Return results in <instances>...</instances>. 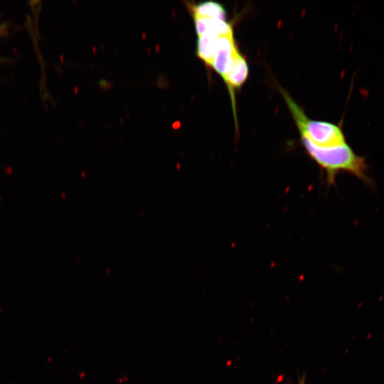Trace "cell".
<instances>
[{
	"label": "cell",
	"mask_w": 384,
	"mask_h": 384,
	"mask_svg": "<svg viewBox=\"0 0 384 384\" xmlns=\"http://www.w3.org/2000/svg\"><path fill=\"white\" fill-rule=\"evenodd\" d=\"M301 143L309 156L324 173L328 186L335 184L341 172L353 175L366 184L372 183L368 176V164L363 156L358 155L346 142L332 147H318L300 137Z\"/></svg>",
	"instance_id": "cell-1"
},
{
	"label": "cell",
	"mask_w": 384,
	"mask_h": 384,
	"mask_svg": "<svg viewBox=\"0 0 384 384\" xmlns=\"http://www.w3.org/2000/svg\"><path fill=\"white\" fill-rule=\"evenodd\" d=\"M280 93L295 122L300 137L318 147H332L346 143L341 124L309 119L291 95L279 87Z\"/></svg>",
	"instance_id": "cell-2"
},
{
	"label": "cell",
	"mask_w": 384,
	"mask_h": 384,
	"mask_svg": "<svg viewBox=\"0 0 384 384\" xmlns=\"http://www.w3.org/2000/svg\"><path fill=\"white\" fill-rule=\"evenodd\" d=\"M242 55V54L235 40L234 33L222 35L218 40L215 56L210 68L224 81L236 60Z\"/></svg>",
	"instance_id": "cell-3"
},
{
	"label": "cell",
	"mask_w": 384,
	"mask_h": 384,
	"mask_svg": "<svg viewBox=\"0 0 384 384\" xmlns=\"http://www.w3.org/2000/svg\"><path fill=\"white\" fill-rule=\"evenodd\" d=\"M192 16H199L214 18H227L224 6L215 1H207L198 4L188 5Z\"/></svg>",
	"instance_id": "cell-4"
},
{
	"label": "cell",
	"mask_w": 384,
	"mask_h": 384,
	"mask_svg": "<svg viewBox=\"0 0 384 384\" xmlns=\"http://www.w3.org/2000/svg\"><path fill=\"white\" fill-rule=\"evenodd\" d=\"M0 31H1V28H0Z\"/></svg>",
	"instance_id": "cell-5"
}]
</instances>
